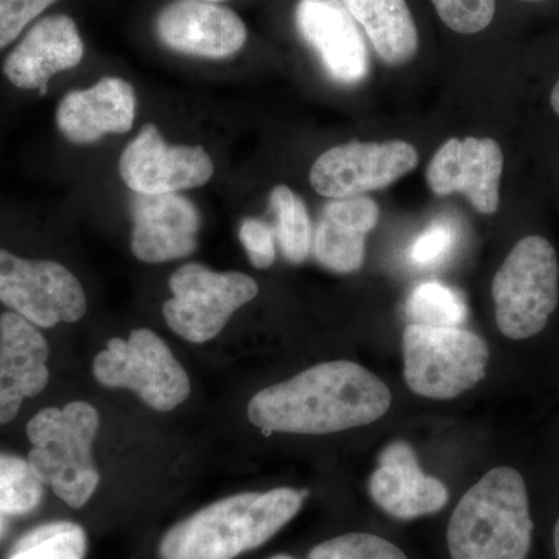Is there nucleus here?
Wrapping results in <instances>:
<instances>
[{
	"label": "nucleus",
	"mask_w": 559,
	"mask_h": 559,
	"mask_svg": "<svg viewBox=\"0 0 559 559\" xmlns=\"http://www.w3.org/2000/svg\"><path fill=\"white\" fill-rule=\"evenodd\" d=\"M452 242H454V230H452L451 224L444 223V221L433 223L412 245L409 252L412 263L418 264V266L437 263L450 252Z\"/></svg>",
	"instance_id": "7c9ffc66"
},
{
	"label": "nucleus",
	"mask_w": 559,
	"mask_h": 559,
	"mask_svg": "<svg viewBox=\"0 0 559 559\" xmlns=\"http://www.w3.org/2000/svg\"><path fill=\"white\" fill-rule=\"evenodd\" d=\"M530 2H535V0H530Z\"/></svg>",
	"instance_id": "e433bc0d"
},
{
	"label": "nucleus",
	"mask_w": 559,
	"mask_h": 559,
	"mask_svg": "<svg viewBox=\"0 0 559 559\" xmlns=\"http://www.w3.org/2000/svg\"><path fill=\"white\" fill-rule=\"evenodd\" d=\"M307 491L240 492L176 522L159 543L160 559H237L274 538L304 506Z\"/></svg>",
	"instance_id": "f03ea898"
},
{
	"label": "nucleus",
	"mask_w": 559,
	"mask_h": 559,
	"mask_svg": "<svg viewBox=\"0 0 559 559\" xmlns=\"http://www.w3.org/2000/svg\"><path fill=\"white\" fill-rule=\"evenodd\" d=\"M98 428L97 409L84 401H73L62 409L47 407L28 421V463L39 480L70 509L86 506L100 484L92 460Z\"/></svg>",
	"instance_id": "20e7f679"
},
{
	"label": "nucleus",
	"mask_w": 559,
	"mask_h": 559,
	"mask_svg": "<svg viewBox=\"0 0 559 559\" xmlns=\"http://www.w3.org/2000/svg\"><path fill=\"white\" fill-rule=\"evenodd\" d=\"M10 521V518L3 516V514L0 513V540L5 539V536L9 535Z\"/></svg>",
	"instance_id": "2f4dec72"
},
{
	"label": "nucleus",
	"mask_w": 559,
	"mask_h": 559,
	"mask_svg": "<svg viewBox=\"0 0 559 559\" xmlns=\"http://www.w3.org/2000/svg\"><path fill=\"white\" fill-rule=\"evenodd\" d=\"M131 216L132 253L143 263L186 259L198 248L200 210L186 197L134 193Z\"/></svg>",
	"instance_id": "2eb2a0df"
},
{
	"label": "nucleus",
	"mask_w": 559,
	"mask_h": 559,
	"mask_svg": "<svg viewBox=\"0 0 559 559\" xmlns=\"http://www.w3.org/2000/svg\"><path fill=\"white\" fill-rule=\"evenodd\" d=\"M44 487L27 459L0 452V513L21 518L38 510Z\"/></svg>",
	"instance_id": "5701e85b"
},
{
	"label": "nucleus",
	"mask_w": 559,
	"mask_h": 559,
	"mask_svg": "<svg viewBox=\"0 0 559 559\" xmlns=\"http://www.w3.org/2000/svg\"><path fill=\"white\" fill-rule=\"evenodd\" d=\"M95 380L106 388L128 389L151 409L170 412L189 399L190 378L170 347L148 329L130 340L114 337L94 360Z\"/></svg>",
	"instance_id": "0eeeda50"
},
{
	"label": "nucleus",
	"mask_w": 559,
	"mask_h": 559,
	"mask_svg": "<svg viewBox=\"0 0 559 559\" xmlns=\"http://www.w3.org/2000/svg\"><path fill=\"white\" fill-rule=\"evenodd\" d=\"M0 301L39 329L73 323L87 310L80 280L50 260H27L0 248Z\"/></svg>",
	"instance_id": "1a4fd4ad"
},
{
	"label": "nucleus",
	"mask_w": 559,
	"mask_h": 559,
	"mask_svg": "<svg viewBox=\"0 0 559 559\" xmlns=\"http://www.w3.org/2000/svg\"><path fill=\"white\" fill-rule=\"evenodd\" d=\"M417 164V150L400 140L345 143L325 151L314 162L310 182L322 197L340 200L384 189L414 170Z\"/></svg>",
	"instance_id": "9d476101"
},
{
	"label": "nucleus",
	"mask_w": 559,
	"mask_h": 559,
	"mask_svg": "<svg viewBox=\"0 0 559 559\" xmlns=\"http://www.w3.org/2000/svg\"><path fill=\"white\" fill-rule=\"evenodd\" d=\"M267 559H296V558L290 557V555H286V554H277V555H274V557H271Z\"/></svg>",
	"instance_id": "f704fd0d"
},
{
	"label": "nucleus",
	"mask_w": 559,
	"mask_h": 559,
	"mask_svg": "<svg viewBox=\"0 0 559 559\" xmlns=\"http://www.w3.org/2000/svg\"><path fill=\"white\" fill-rule=\"evenodd\" d=\"M390 66L406 64L418 50V31L406 0H342Z\"/></svg>",
	"instance_id": "aec40b11"
},
{
	"label": "nucleus",
	"mask_w": 559,
	"mask_h": 559,
	"mask_svg": "<svg viewBox=\"0 0 559 559\" xmlns=\"http://www.w3.org/2000/svg\"><path fill=\"white\" fill-rule=\"evenodd\" d=\"M406 308L418 325L460 326L468 316L462 293L437 282L421 283L412 290Z\"/></svg>",
	"instance_id": "393cba45"
},
{
	"label": "nucleus",
	"mask_w": 559,
	"mask_h": 559,
	"mask_svg": "<svg viewBox=\"0 0 559 559\" xmlns=\"http://www.w3.org/2000/svg\"><path fill=\"white\" fill-rule=\"evenodd\" d=\"M392 404L388 385L366 367L331 360L271 385L250 400V423L264 432L323 436L367 426Z\"/></svg>",
	"instance_id": "f257e3e1"
},
{
	"label": "nucleus",
	"mask_w": 559,
	"mask_h": 559,
	"mask_svg": "<svg viewBox=\"0 0 559 559\" xmlns=\"http://www.w3.org/2000/svg\"><path fill=\"white\" fill-rule=\"evenodd\" d=\"M322 216L347 227L349 230L369 234L377 226L380 210H378L377 202L358 194V197L330 201L323 209Z\"/></svg>",
	"instance_id": "c85d7f7f"
},
{
	"label": "nucleus",
	"mask_w": 559,
	"mask_h": 559,
	"mask_svg": "<svg viewBox=\"0 0 559 559\" xmlns=\"http://www.w3.org/2000/svg\"><path fill=\"white\" fill-rule=\"evenodd\" d=\"M157 38L189 57L223 60L242 49L248 28L234 10L204 0H175L156 17Z\"/></svg>",
	"instance_id": "ddd939ff"
},
{
	"label": "nucleus",
	"mask_w": 559,
	"mask_h": 559,
	"mask_svg": "<svg viewBox=\"0 0 559 559\" xmlns=\"http://www.w3.org/2000/svg\"><path fill=\"white\" fill-rule=\"evenodd\" d=\"M296 24L331 79L341 84H358L366 79V40L342 0H299Z\"/></svg>",
	"instance_id": "dca6fc26"
},
{
	"label": "nucleus",
	"mask_w": 559,
	"mask_h": 559,
	"mask_svg": "<svg viewBox=\"0 0 559 559\" xmlns=\"http://www.w3.org/2000/svg\"><path fill=\"white\" fill-rule=\"evenodd\" d=\"M404 380L430 400H452L487 374L489 349L476 333L460 326L411 323L403 334Z\"/></svg>",
	"instance_id": "423d86ee"
},
{
	"label": "nucleus",
	"mask_w": 559,
	"mask_h": 559,
	"mask_svg": "<svg viewBox=\"0 0 559 559\" xmlns=\"http://www.w3.org/2000/svg\"><path fill=\"white\" fill-rule=\"evenodd\" d=\"M60 0H0V51L9 49Z\"/></svg>",
	"instance_id": "cd10ccee"
},
{
	"label": "nucleus",
	"mask_w": 559,
	"mask_h": 559,
	"mask_svg": "<svg viewBox=\"0 0 559 559\" xmlns=\"http://www.w3.org/2000/svg\"><path fill=\"white\" fill-rule=\"evenodd\" d=\"M138 110L134 87L117 76H105L90 90L70 91L57 108L58 131L75 145H86L108 134L131 131Z\"/></svg>",
	"instance_id": "6ab92c4d"
},
{
	"label": "nucleus",
	"mask_w": 559,
	"mask_h": 559,
	"mask_svg": "<svg viewBox=\"0 0 559 559\" xmlns=\"http://www.w3.org/2000/svg\"><path fill=\"white\" fill-rule=\"evenodd\" d=\"M170 289L164 318L178 336L193 344L218 336L235 311L259 294V285L249 275L216 272L200 263L180 266L170 277Z\"/></svg>",
	"instance_id": "6e6552de"
},
{
	"label": "nucleus",
	"mask_w": 559,
	"mask_h": 559,
	"mask_svg": "<svg viewBox=\"0 0 559 559\" xmlns=\"http://www.w3.org/2000/svg\"><path fill=\"white\" fill-rule=\"evenodd\" d=\"M492 300L500 333L513 341L536 336L557 310L559 266L546 238H522L492 280Z\"/></svg>",
	"instance_id": "39448f33"
},
{
	"label": "nucleus",
	"mask_w": 559,
	"mask_h": 559,
	"mask_svg": "<svg viewBox=\"0 0 559 559\" xmlns=\"http://www.w3.org/2000/svg\"><path fill=\"white\" fill-rule=\"evenodd\" d=\"M503 154L492 139L448 140L430 160L426 179L439 197L462 191L477 212L492 215L499 207Z\"/></svg>",
	"instance_id": "4468645a"
},
{
	"label": "nucleus",
	"mask_w": 559,
	"mask_h": 559,
	"mask_svg": "<svg viewBox=\"0 0 559 559\" xmlns=\"http://www.w3.org/2000/svg\"><path fill=\"white\" fill-rule=\"evenodd\" d=\"M364 241L366 234L349 230L322 216L312 238V250L316 259L326 270L337 274H352L362 267L366 252Z\"/></svg>",
	"instance_id": "b1692460"
},
{
	"label": "nucleus",
	"mask_w": 559,
	"mask_h": 559,
	"mask_svg": "<svg viewBox=\"0 0 559 559\" xmlns=\"http://www.w3.org/2000/svg\"><path fill=\"white\" fill-rule=\"evenodd\" d=\"M49 344L38 326L13 311L0 316V425L13 421L22 401L49 384Z\"/></svg>",
	"instance_id": "a211bd4d"
},
{
	"label": "nucleus",
	"mask_w": 559,
	"mask_h": 559,
	"mask_svg": "<svg viewBox=\"0 0 559 559\" xmlns=\"http://www.w3.org/2000/svg\"><path fill=\"white\" fill-rule=\"evenodd\" d=\"M86 530L75 522L53 521L28 530L5 559H84Z\"/></svg>",
	"instance_id": "412c9836"
},
{
	"label": "nucleus",
	"mask_w": 559,
	"mask_h": 559,
	"mask_svg": "<svg viewBox=\"0 0 559 559\" xmlns=\"http://www.w3.org/2000/svg\"><path fill=\"white\" fill-rule=\"evenodd\" d=\"M271 209L275 215V237L283 255L289 263H304L312 248L307 205L289 187L277 186L271 193Z\"/></svg>",
	"instance_id": "4be33fe9"
},
{
	"label": "nucleus",
	"mask_w": 559,
	"mask_h": 559,
	"mask_svg": "<svg viewBox=\"0 0 559 559\" xmlns=\"http://www.w3.org/2000/svg\"><path fill=\"white\" fill-rule=\"evenodd\" d=\"M550 102L551 106H554L555 112L559 116V80L558 83L555 84L554 91H551Z\"/></svg>",
	"instance_id": "473e14b6"
},
{
	"label": "nucleus",
	"mask_w": 559,
	"mask_h": 559,
	"mask_svg": "<svg viewBox=\"0 0 559 559\" xmlns=\"http://www.w3.org/2000/svg\"><path fill=\"white\" fill-rule=\"evenodd\" d=\"M204 2L219 3V2H226V0H204Z\"/></svg>",
	"instance_id": "c9c22d12"
},
{
	"label": "nucleus",
	"mask_w": 559,
	"mask_h": 559,
	"mask_svg": "<svg viewBox=\"0 0 559 559\" xmlns=\"http://www.w3.org/2000/svg\"><path fill=\"white\" fill-rule=\"evenodd\" d=\"M240 241L257 270H267L275 261L274 227L264 221L246 218L240 227Z\"/></svg>",
	"instance_id": "c756f323"
},
{
	"label": "nucleus",
	"mask_w": 559,
	"mask_h": 559,
	"mask_svg": "<svg viewBox=\"0 0 559 559\" xmlns=\"http://www.w3.org/2000/svg\"><path fill=\"white\" fill-rule=\"evenodd\" d=\"M369 489L373 502L400 521L432 516L450 500L443 481L423 473L414 448L404 441H395L381 452Z\"/></svg>",
	"instance_id": "f3484780"
},
{
	"label": "nucleus",
	"mask_w": 559,
	"mask_h": 559,
	"mask_svg": "<svg viewBox=\"0 0 559 559\" xmlns=\"http://www.w3.org/2000/svg\"><path fill=\"white\" fill-rule=\"evenodd\" d=\"M84 50L75 20L66 13H47L11 46L2 73L17 90L44 95L57 73L80 66Z\"/></svg>",
	"instance_id": "f8f14e48"
},
{
	"label": "nucleus",
	"mask_w": 559,
	"mask_h": 559,
	"mask_svg": "<svg viewBox=\"0 0 559 559\" xmlns=\"http://www.w3.org/2000/svg\"><path fill=\"white\" fill-rule=\"evenodd\" d=\"M121 179L134 193L171 194L197 189L212 179V157L202 146L168 145L153 123L121 153Z\"/></svg>",
	"instance_id": "9b49d317"
},
{
	"label": "nucleus",
	"mask_w": 559,
	"mask_h": 559,
	"mask_svg": "<svg viewBox=\"0 0 559 559\" xmlns=\"http://www.w3.org/2000/svg\"><path fill=\"white\" fill-rule=\"evenodd\" d=\"M440 20L451 31L474 35L495 20L496 0H432Z\"/></svg>",
	"instance_id": "bb28decb"
},
{
	"label": "nucleus",
	"mask_w": 559,
	"mask_h": 559,
	"mask_svg": "<svg viewBox=\"0 0 559 559\" xmlns=\"http://www.w3.org/2000/svg\"><path fill=\"white\" fill-rule=\"evenodd\" d=\"M308 559H411L392 540L374 533L352 532L322 540Z\"/></svg>",
	"instance_id": "a878e982"
},
{
	"label": "nucleus",
	"mask_w": 559,
	"mask_h": 559,
	"mask_svg": "<svg viewBox=\"0 0 559 559\" xmlns=\"http://www.w3.org/2000/svg\"><path fill=\"white\" fill-rule=\"evenodd\" d=\"M554 546H555V555H557V559H559V520L557 525H555L554 530Z\"/></svg>",
	"instance_id": "72a5a7b5"
},
{
	"label": "nucleus",
	"mask_w": 559,
	"mask_h": 559,
	"mask_svg": "<svg viewBox=\"0 0 559 559\" xmlns=\"http://www.w3.org/2000/svg\"><path fill=\"white\" fill-rule=\"evenodd\" d=\"M533 528L524 477L500 466L473 485L452 511L448 555L450 559H527Z\"/></svg>",
	"instance_id": "7ed1b4c3"
}]
</instances>
